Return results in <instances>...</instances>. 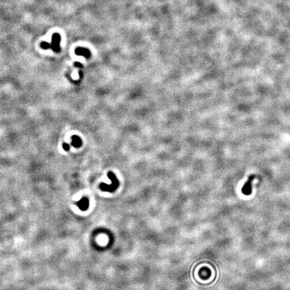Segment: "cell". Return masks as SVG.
<instances>
[{
    "label": "cell",
    "mask_w": 290,
    "mask_h": 290,
    "mask_svg": "<svg viewBox=\"0 0 290 290\" xmlns=\"http://www.w3.org/2000/svg\"><path fill=\"white\" fill-rule=\"evenodd\" d=\"M75 54L79 56H83L84 57L87 59L90 58L91 56V52L90 50L87 49L86 48L83 47H78L75 49Z\"/></svg>",
    "instance_id": "obj_4"
},
{
    "label": "cell",
    "mask_w": 290,
    "mask_h": 290,
    "mask_svg": "<svg viewBox=\"0 0 290 290\" xmlns=\"http://www.w3.org/2000/svg\"><path fill=\"white\" fill-rule=\"evenodd\" d=\"M75 66L77 67H83L82 64L81 63H75Z\"/></svg>",
    "instance_id": "obj_9"
},
{
    "label": "cell",
    "mask_w": 290,
    "mask_h": 290,
    "mask_svg": "<svg viewBox=\"0 0 290 290\" xmlns=\"http://www.w3.org/2000/svg\"><path fill=\"white\" fill-rule=\"evenodd\" d=\"M255 178V175H251L248 178V180L244 185V186L242 189V191L244 195H250L252 192V182L253 180Z\"/></svg>",
    "instance_id": "obj_3"
},
{
    "label": "cell",
    "mask_w": 290,
    "mask_h": 290,
    "mask_svg": "<svg viewBox=\"0 0 290 290\" xmlns=\"http://www.w3.org/2000/svg\"><path fill=\"white\" fill-rule=\"evenodd\" d=\"M108 176L112 181V185H108L104 183H102L99 185V187L101 190L103 191L114 192L119 187V181L117 179L114 173L112 171H109L108 173Z\"/></svg>",
    "instance_id": "obj_1"
},
{
    "label": "cell",
    "mask_w": 290,
    "mask_h": 290,
    "mask_svg": "<svg viewBox=\"0 0 290 290\" xmlns=\"http://www.w3.org/2000/svg\"><path fill=\"white\" fill-rule=\"evenodd\" d=\"M60 40H61V38H60V35L59 34L55 33L52 34L51 48L55 52H59L60 51Z\"/></svg>",
    "instance_id": "obj_2"
},
{
    "label": "cell",
    "mask_w": 290,
    "mask_h": 290,
    "mask_svg": "<svg viewBox=\"0 0 290 290\" xmlns=\"http://www.w3.org/2000/svg\"><path fill=\"white\" fill-rule=\"evenodd\" d=\"M63 148L64 151H69V149H70V145L67 144V143H63Z\"/></svg>",
    "instance_id": "obj_8"
},
{
    "label": "cell",
    "mask_w": 290,
    "mask_h": 290,
    "mask_svg": "<svg viewBox=\"0 0 290 290\" xmlns=\"http://www.w3.org/2000/svg\"><path fill=\"white\" fill-rule=\"evenodd\" d=\"M40 46H41V48H43V49L46 50L51 48V44L47 42H42L40 43Z\"/></svg>",
    "instance_id": "obj_7"
},
{
    "label": "cell",
    "mask_w": 290,
    "mask_h": 290,
    "mask_svg": "<svg viewBox=\"0 0 290 290\" xmlns=\"http://www.w3.org/2000/svg\"><path fill=\"white\" fill-rule=\"evenodd\" d=\"M71 145L75 148H79L82 145V141L78 136H72Z\"/></svg>",
    "instance_id": "obj_6"
},
{
    "label": "cell",
    "mask_w": 290,
    "mask_h": 290,
    "mask_svg": "<svg viewBox=\"0 0 290 290\" xmlns=\"http://www.w3.org/2000/svg\"><path fill=\"white\" fill-rule=\"evenodd\" d=\"M77 206L80 209L83 211H86L89 208V200L87 197H83L77 203Z\"/></svg>",
    "instance_id": "obj_5"
}]
</instances>
